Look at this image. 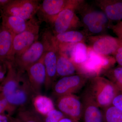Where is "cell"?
<instances>
[{
  "label": "cell",
  "instance_id": "6da1fadb",
  "mask_svg": "<svg viewBox=\"0 0 122 122\" xmlns=\"http://www.w3.org/2000/svg\"><path fill=\"white\" fill-rule=\"evenodd\" d=\"M7 74L0 84L1 92L12 106L16 108L29 105L35 94L27 75L18 71L13 62L6 63Z\"/></svg>",
  "mask_w": 122,
  "mask_h": 122
},
{
  "label": "cell",
  "instance_id": "7a4b0ae2",
  "mask_svg": "<svg viewBox=\"0 0 122 122\" xmlns=\"http://www.w3.org/2000/svg\"><path fill=\"white\" fill-rule=\"evenodd\" d=\"M86 91L93 98L100 108L111 106L118 88L108 79L96 76L89 79Z\"/></svg>",
  "mask_w": 122,
  "mask_h": 122
},
{
  "label": "cell",
  "instance_id": "3957f363",
  "mask_svg": "<svg viewBox=\"0 0 122 122\" xmlns=\"http://www.w3.org/2000/svg\"><path fill=\"white\" fill-rule=\"evenodd\" d=\"M85 2L81 5L77 11L81 16V22L86 28L88 36L102 35L107 28H110L111 22L102 10L95 9Z\"/></svg>",
  "mask_w": 122,
  "mask_h": 122
},
{
  "label": "cell",
  "instance_id": "277c9868",
  "mask_svg": "<svg viewBox=\"0 0 122 122\" xmlns=\"http://www.w3.org/2000/svg\"><path fill=\"white\" fill-rule=\"evenodd\" d=\"M116 62L113 56L98 54L88 47V56L86 61L79 66L80 73L90 78L100 76L111 68Z\"/></svg>",
  "mask_w": 122,
  "mask_h": 122
},
{
  "label": "cell",
  "instance_id": "5b68a950",
  "mask_svg": "<svg viewBox=\"0 0 122 122\" xmlns=\"http://www.w3.org/2000/svg\"><path fill=\"white\" fill-rule=\"evenodd\" d=\"M53 36L49 33L45 34L44 36L47 45L44 56V65L46 73L44 86L46 91L52 88L57 77V63L59 50Z\"/></svg>",
  "mask_w": 122,
  "mask_h": 122
},
{
  "label": "cell",
  "instance_id": "8992f818",
  "mask_svg": "<svg viewBox=\"0 0 122 122\" xmlns=\"http://www.w3.org/2000/svg\"><path fill=\"white\" fill-rule=\"evenodd\" d=\"M85 2L82 0H44L37 13L43 20L51 23L62 11L68 8L77 11Z\"/></svg>",
  "mask_w": 122,
  "mask_h": 122
},
{
  "label": "cell",
  "instance_id": "52a82bcc",
  "mask_svg": "<svg viewBox=\"0 0 122 122\" xmlns=\"http://www.w3.org/2000/svg\"><path fill=\"white\" fill-rule=\"evenodd\" d=\"M42 41H37L22 54L15 57L13 63L18 71L24 74L29 67L43 57L46 51V42L44 37Z\"/></svg>",
  "mask_w": 122,
  "mask_h": 122
},
{
  "label": "cell",
  "instance_id": "ba28073f",
  "mask_svg": "<svg viewBox=\"0 0 122 122\" xmlns=\"http://www.w3.org/2000/svg\"><path fill=\"white\" fill-rule=\"evenodd\" d=\"M89 78L81 74L61 77L53 85V94L58 98L64 95L74 94L83 87Z\"/></svg>",
  "mask_w": 122,
  "mask_h": 122
},
{
  "label": "cell",
  "instance_id": "9c48e42d",
  "mask_svg": "<svg viewBox=\"0 0 122 122\" xmlns=\"http://www.w3.org/2000/svg\"><path fill=\"white\" fill-rule=\"evenodd\" d=\"M41 4L37 0H12L1 10V14L16 16L29 20L37 13Z\"/></svg>",
  "mask_w": 122,
  "mask_h": 122
},
{
  "label": "cell",
  "instance_id": "30bf717a",
  "mask_svg": "<svg viewBox=\"0 0 122 122\" xmlns=\"http://www.w3.org/2000/svg\"><path fill=\"white\" fill-rule=\"evenodd\" d=\"M39 30V24L35 20L26 30L14 36L12 53L14 60L15 57L22 54L37 41Z\"/></svg>",
  "mask_w": 122,
  "mask_h": 122
},
{
  "label": "cell",
  "instance_id": "8fae6325",
  "mask_svg": "<svg viewBox=\"0 0 122 122\" xmlns=\"http://www.w3.org/2000/svg\"><path fill=\"white\" fill-rule=\"evenodd\" d=\"M86 41L89 44V48L104 56L113 55L122 42L118 37L103 34L88 36Z\"/></svg>",
  "mask_w": 122,
  "mask_h": 122
},
{
  "label": "cell",
  "instance_id": "7c38bea8",
  "mask_svg": "<svg viewBox=\"0 0 122 122\" xmlns=\"http://www.w3.org/2000/svg\"><path fill=\"white\" fill-rule=\"evenodd\" d=\"M56 105L58 110L66 117L74 122L82 117L83 106L81 100L74 94L67 95L57 98Z\"/></svg>",
  "mask_w": 122,
  "mask_h": 122
},
{
  "label": "cell",
  "instance_id": "4fadbf2b",
  "mask_svg": "<svg viewBox=\"0 0 122 122\" xmlns=\"http://www.w3.org/2000/svg\"><path fill=\"white\" fill-rule=\"evenodd\" d=\"M76 9H66L57 15L50 23L55 35L70 31L82 26L81 20L76 15Z\"/></svg>",
  "mask_w": 122,
  "mask_h": 122
},
{
  "label": "cell",
  "instance_id": "5bb4252c",
  "mask_svg": "<svg viewBox=\"0 0 122 122\" xmlns=\"http://www.w3.org/2000/svg\"><path fill=\"white\" fill-rule=\"evenodd\" d=\"M44 55L37 62L29 67L26 72L30 86L36 95L41 94L46 78Z\"/></svg>",
  "mask_w": 122,
  "mask_h": 122
},
{
  "label": "cell",
  "instance_id": "9a60e30c",
  "mask_svg": "<svg viewBox=\"0 0 122 122\" xmlns=\"http://www.w3.org/2000/svg\"><path fill=\"white\" fill-rule=\"evenodd\" d=\"M81 100L83 106L82 118L83 122H105L103 111L86 91Z\"/></svg>",
  "mask_w": 122,
  "mask_h": 122
},
{
  "label": "cell",
  "instance_id": "2e32d148",
  "mask_svg": "<svg viewBox=\"0 0 122 122\" xmlns=\"http://www.w3.org/2000/svg\"><path fill=\"white\" fill-rule=\"evenodd\" d=\"M95 2L111 22L122 20V0H97Z\"/></svg>",
  "mask_w": 122,
  "mask_h": 122
},
{
  "label": "cell",
  "instance_id": "e0dca14e",
  "mask_svg": "<svg viewBox=\"0 0 122 122\" xmlns=\"http://www.w3.org/2000/svg\"><path fill=\"white\" fill-rule=\"evenodd\" d=\"M14 35L5 27L0 26V61L13 62V42Z\"/></svg>",
  "mask_w": 122,
  "mask_h": 122
},
{
  "label": "cell",
  "instance_id": "ac0fdd59",
  "mask_svg": "<svg viewBox=\"0 0 122 122\" xmlns=\"http://www.w3.org/2000/svg\"><path fill=\"white\" fill-rule=\"evenodd\" d=\"M1 25L9 30L14 35H17L27 29L35 19L26 20L16 16L1 14Z\"/></svg>",
  "mask_w": 122,
  "mask_h": 122
},
{
  "label": "cell",
  "instance_id": "d6986e66",
  "mask_svg": "<svg viewBox=\"0 0 122 122\" xmlns=\"http://www.w3.org/2000/svg\"><path fill=\"white\" fill-rule=\"evenodd\" d=\"M87 36L85 32L74 30L55 35L53 39L58 48H61L79 42H85Z\"/></svg>",
  "mask_w": 122,
  "mask_h": 122
},
{
  "label": "cell",
  "instance_id": "ffe728a7",
  "mask_svg": "<svg viewBox=\"0 0 122 122\" xmlns=\"http://www.w3.org/2000/svg\"><path fill=\"white\" fill-rule=\"evenodd\" d=\"M57 76L61 77L81 74L78 66L59 51L57 60Z\"/></svg>",
  "mask_w": 122,
  "mask_h": 122
},
{
  "label": "cell",
  "instance_id": "44dd1931",
  "mask_svg": "<svg viewBox=\"0 0 122 122\" xmlns=\"http://www.w3.org/2000/svg\"><path fill=\"white\" fill-rule=\"evenodd\" d=\"M32 102L35 111L44 117L55 108L52 100L49 97L41 94L35 95Z\"/></svg>",
  "mask_w": 122,
  "mask_h": 122
},
{
  "label": "cell",
  "instance_id": "7402d4cb",
  "mask_svg": "<svg viewBox=\"0 0 122 122\" xmlns=\"http://www.w3.org/2000/svg\"><path fill=\"white\" fill-rule=\"evenodd\" d=\"M69 50V58L78 66L83 64L87 60L88 46L85 42L73 44Z\"/></svg>",
  "mask_w": 122,
  "mask_h": 122
},
{
  "label": "cell",
  "instance_id": "603a6c76",
  "mask_svg": "<svg viewBox=\"0 0 122 122\" xmlns=\"http://www.w3.org/2000/svg\"><path fill=\"white\" fill-rule=\"evenodd\" d=\"M16 117L22 122H45L43 118L29 106L18 109Z\"/></svg>",
  "mask_w": 122,
  "mask_h": 122
},
{
  "label": "cell",
  "instance_id": "cb8c5ba5",
  "mask_svg": "<svg viewBox=\"0 0 122 122\" xmlns=\"http://www.w3.org/2000/svg\"><path fill=\"white\" fill-rule=\"evenodd\" d=\"M107 78L112 82L119 89L122 90V67H113L103 73Z\"/></svg>",
  "mask_w": 122,
  "mask_h": 122
},
{
  "label": "cell",
  "instance_id": "d4e9b609",
  "mask_svg": "<svg viewBox=\"0 0 122 122\" xmlns=\"http://www.w3.org/2000/svg\"><path fill=\"white\" fill-rule=\"evenodd\" d=\"M105 122H122V111L112 106L102 109Z\"/></svg>",
  "mask_w": 122,
  "mask_h": 122
},
{
  "label": "cell",
  "instance_id": "484cf974",
  "mask_svg": "<svg viewBox=\"0 0 122 122\" xmlns=\"http://www.w3.org/2000/svg\"><path fill=\"white\" fill-rule=\"evenodd\" d=\"M17 109L9 103L3 94L0 92V114H7L12 116Z\"/></svg>",
  "mask_w": 122,
  "mask_h": 122
},
{
  "label": "cell",
  "instance_id": "4316f807",
  "mask_svg": "<svg viewBox=\"0 0 122 122\" xmlns=\"http://www.w3.org/2000/svg\"><path fill=\"white\" fill-rule=\"evenodd\" d=\"M44 117L45 122H59L66 117L61 111L55 108Z\"/></svg>",
  "mask_w": 122,
  "mask_h": 122
},
{
  "label": "cell",
  "instance_id": "83f0119b",
  "mask_svg": "<svg viewBox=\"0 0 122 122\" xmlns=\"http://www.w3.org/2000/svg\"><path fill=\"white\" fill-rule=\"evenodd\" d=\"M111 106L122 111V90L118 89L112 101Z\"/></svg>",
  "mask_w": 122,
  "mask_h": 122
},
{
  "label": "cell",
  "instance_id": "f1b7e54d",
  "mask_svg": "<svg viewBox=\"0 0 122 122\" xmlns=\"http://www.w3.org/2000/svg\"><path fill=\"white\" fill-rule=\"evenodd\" d=\"M113 32L122 41V20L115 25H111L110 27Z\"/></svg>",
  "mask_w": 122,
  "mask_h": 122
},
{
  "label": "cell",
  "instance_id": "f546056e",
  "mask_svg": "<svg viewBox=\"0 0 122 122\" xmlns=\"http://www.w3.org/2000/svg\"><path fill=\"white\" fill-rule=\"evenodd\" d=\"M113 56L119 66L122 67V42Z\"/></svg>",
  "mask_w": 122,
  "mask_h": 122
},
{
  "label": "cell",
  "instance_id": "4dcf8cb0",
  "mask_svg": "<svg viewBox=\"0 0 122 122\" xmlns=\"http://www.w3.org/2000/svg\"><path fill=\"white\" fill-rule=\"evenodd\" d=\"M7 72V63L0 61V83H1L4 81Z\"/></svg>",
  "mask_w": 122,
  "mask_h": 122
},
{
  "label": "cell",
  "instance_id": "1f68e13d",
  "mask_svg": "<svg viewBox=\"0 0 122 122\" xmlns=\"http://www.w3.org/2000/svg\"><path fill=\"white\" fill-rule=\"evenodd\" d=\"M10 116L7 114H0V122H10Z\"/></svg>",
  "mask_w": 122,
  "mask_h": 122
},
{
  "label": "cell",
  "instance_id": "d6a6232c",
  "mask_svg": "<svg viewBox=\"0 0 122 122\" xmlns=\"http://www.w3.org/2000/svg\"><path fill=\"white\" fill-rule=\"evenodd\" d=\"M12 0H0V10H2L10 3Z\"/></svg>",
  "mask_w": 122,
  "mask_h": 122
},
{
  "label": "cell",
  "instance_id": "836d02e7",
  "mask_svg": "<svg viewBox=\"0 0 122 122\" xmlns=\"http://www.w3.org/2000/svg\"><path fill=\"white\" fill-rule=\"evenodd\" d=\"M10 122H22L18 118L14 117L11 116H10Z\"/></svg>",
  "mask_w": 122,
  "mask_h": 122
},
{
  "label": "cell",
  "instance_id": "e575fe53",
  "mask_svg": "<svg viewBox=\"0 0 122 122\" xmlns=\"http://www.w3.org/2000/svg\"><path fill=\"white\" fill-rule=\"evenodd\" d=\"M74 121H73L72 119L69 118L65 117L63 119L60 120L59 122H74Z\"/></svg>",
  "mask_w": 122,
  "mask_h": 122
},
{
  "label": "cell",
  "instance_id": "d590c367",
  "mask_svg": "<svg viewBox=\"0 0 122 122\" xmlns=\"http://www.w3.org/2000/svg\"><path fill=\"white\" fill-rule=\"evenodd\" d=\"M0 92H1V87L0 86Z\"/></svg>",
  "mask_w": 122,
  "mask_h": 122
}]
</instances>
